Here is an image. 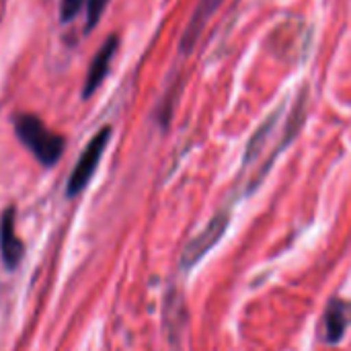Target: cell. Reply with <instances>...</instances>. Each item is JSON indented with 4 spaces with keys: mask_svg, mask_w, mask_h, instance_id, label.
<instances>
[{
    "mask_svg": "<svg viewBox=\"0 0 351 351\" xmlns=\"http://www.w3.org/2000/svg\"><path fill=\"white\" fill-rule=\"evenodd\" d=\"M224 0H202L197 4L193 16H191L189 25H187V29H185V33L181 37V45H179L181 47V53H191V49L195 47V43H197V39H199V35L204 31V27L214 16V12L218 10V6Z\"/></svg>",
    "mask_w": 351,
    "mask_h": 351,
    "instance_id": "8992f818",
    "label": "cell"
},
{
    "mask_svg": "<svg viewBox=\"0 0 351 351\" xmlns=\"http://www.w3.org/2000/svg\"><path fill=\"white\" fill-rule=\"evenodd\" d=\"M165 325L169 329V337L175 341L179 339L183 327H185V304L179 292H171L167 298V308H165Z\"/></svg>",
    "mask_w": 351,
    "mask_h": 351,
    "instance_id": "ba28073f",
    "label": "cell"
},
{
    "mask_svg": "<svg viewBox=\"0 0 351 351\" xmlns=\"http://www.w3.org/2000/svg\"><path fill=\"white\" fill-rule=\"evenodd\" d=\"M111 134H113V130L109 125H105L90 138V142L82 150V154H80L78 162L74 165V171H72V175L68 179V185H66V195L68 197H76L78 193L84 191V187L93 179V175H95V171H97V167H99V162L103 158V152H105V148H107V144L111 140Z\"/></svg>",
    "mask_w": 351,
    "mask_h": 351,
    "instance_id": "7a4b0ae2",
    "label": "cell"
},
{
    "mask_svg": "<svg viewBox=\"0 0 351 351\" xmlns=\"http://www.w3.org/2000/svg\"><path fill=\"white\" fill-rule=\"evenodd\" d=\"M228 222H230V214H228V212L216 214V216L208 222V226H206L197 237H193V239L187 243V247L183 249V255H181V269H191L197 261H202L204 255H206L208 251H212V249L220 243V239L224 237V232H226V228H228Z\"/></svg>",
    "mask_w": 351,
    "mask_h": 351,
    "instance_id": "3957f363",
    "label": "cell"
},
{
    "mask_svg": "<svg viewBox=\"0 0 351 351\" xmlns=\"http://www.w3.org/2000/svg\"><path fill=\"white\" fill-rule=\"evenodd\" d=\"M350 323L351 304L341 302V300L331 302V306L327 308L325 319H323V339L327 343H337L343 337V333L350 327Z\"/></svg>",
    "mask_w": 351,
    "mask_h": 351,
    "instance_id": "52a82bcc",
    "label": "cell"
},
{
    "mask_svg": "<svg viewBox=\"0 0 351 351\" xmlns=\"http://www.w3.org/2000/svg\"><path fill=\"white\" fill-rule=\"evenodd\" d=\"M278 117H280V111H276L269 119H265V123H263V125L255 132V136L249 140V146H247V150H245V160H243L245 165H249L253 158L259 156V152L263 150V146H265V142H267V136H269V132L274 130Z\"/></svg>",
    "mask_w": 351,
    "mask_h": 351,
    "instance_id": "9c48e42d",
    "label": "cell"
},
{
    "mask_svg": "<svg viewBox=\"0 0 351 351\" xmlns=\"http://www.w3.org/2000/svg\"><path fill=\"white\" fill-rule=\"evenodd\" d=\"M109 0H88L86 2V25H84V33H90L95 29V25L101 21L103 10L107 8Z\"/></svg>",
    "mask_w": 351,
    "mask_h": 351,
    "instance_id": "30bf717a",
    "label": "cell"
},
{
    "mask_svg": "<svg viewBox=\"0 0 351 351\" xmlns=\"http://www.w3.org/2000/svg\"><path fill=\"white\" fill-rule=\"evenodd\" d=\"M82 4H84V0H62L60 2V21L62 23H72L78 16Z\"/></svg>",
    "mask_w": 351,
    "mask_h": 351,
    "instance_id": "8fae6325",
    "label": "cell"
},
{
    "mask_svg": "<svg viewBox=\"0 0 351 351\" xmlns=\"http://www.w3.org/2000/svg\"><path fill=\"white\" fill-rule=\"evenodd\" d=\"M14 216L16 210L12 206L6 208L0 216V255L8 269H14L23 259V243L14 230Z\"/></svg>",
    "mask_w": 351,
    "mask_h": 351,
    "instance_id": "5b68a950",
    "label": "cell"
},
{
    "mask_svg": "<svg viewBox=\"0 0 351 351\" xmlns=\"http://www.w3.org/2000/svg\"><path fill=\"white\" fill-rule=\"evenodd\" d=\"M117 45H119V37L117 35H109L105 39V43L101 45V49L97 51V56L93 58L88 74H86V80H84V86H82V99H90L93 93L103 84L105 76L109 74L111 60H113V56L117 51Z\"/></svg>",
    "mask_w": 351,
    "mask_h": 351,
    "instance_id": "277c9868",
    "label": "cell"
},
{
    "mask_svg": "<svg viewBox=\"0 0 351 351\" xmlns=\"http://www.w3.org/2000/svg\"><path fill=\"white\" fill-rule=\"evenodd\" d=\"M12 128L16 138L27 146V150L43 165L53 167L66 148V140L60 134L47 130V125L33 113H16L12 117Z\"/></svg>",
    "mask_w": 351,
    "mask_h": 351,
    "instance_id": "6da1fadb",
    "label": "cell"
}]
</instances>
